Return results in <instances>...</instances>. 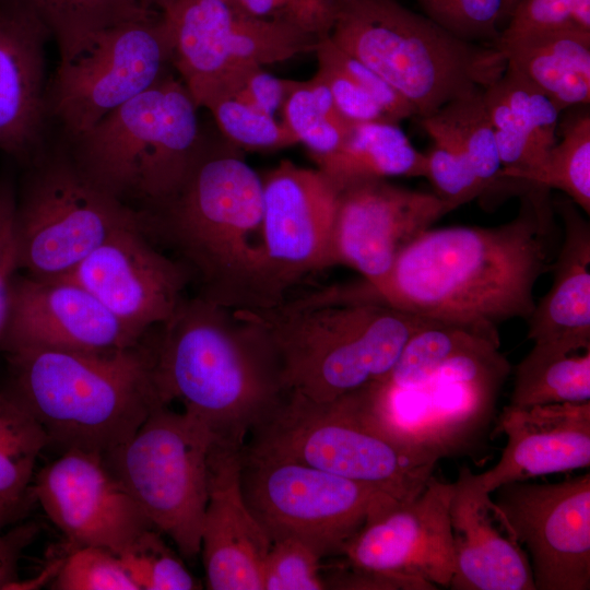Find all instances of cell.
<instances>
[{
  "instance_id": "cell-1",
  "label": "cell",
  "mask_w": 590,
  "mask_h": 590,
  "mask_svg": "<svg viewBox=\"0 0 590 590\" xmlns=\"http://www.w3.org/2000/svg\"><path fill=\"white\" fill-rule=\"evenodd\" d=\"M548 188L528 184L517 216L493 227L426 229L364 297L499 343L497 326L528 320L539 278L554 262Z\"/></svg>"
},
{
  "instance_id": "cell-2",
  "label": "cell",
  "mask_w": 590,
  "mask_h": 590,
  "mask_svg": "<svg viewBox=\"0 0 590 590\" xmlns=\"http://www.w3.org/2000/svg\"><path fill=\"white\" fill-rule=\"evenodd\" d=\"M158 328L155 377L164 402H181L214 442L243 449L287 394L260 316L196 295Z\"/></svg>"
},
{
  "instance_id": "cell-3",
  "label": "cell",
  "mask_w": 590,
  "mask_h": 590,
  "mask_svg": "<svg viewBox=\"0 0 590 590\" xmlns=\"http://www.w3.org/2000/svg\"><path fill=\"white\" fill-rule=\"evenodd\" d=\"M145 215L146 234L174 251L197 296L243 310L282 304L264 255L261 175L224 138L206 140L177 193Z\"/></svg>"
},
{
  "instance_id": "cell-4",
  "label": "cell",
  "mask_w": 590,
  "mask_h": 590,
  "mask_svg": "<svg viewBox=\"0 0 590 590\" xmlns=\"http://www.w3.org/2000/svg\"><path fill=\"white\" fill-rule=\"evenodd\" d=\"M103 352L24 349L7 353L4 393L42 426L49 445L103 459L158 406L155 341Z\"/></svg>"
},
{
  "instance_id": "cell-5",
  "label": "cell",
  "mask_w": 590,
  "mask_h": 590,
  "mask_svg": "<svg viewBox=\"0 0 590 590\" xmlns=\"http://www.w3.org/2000/svg\"><path fill=\"white\" fill-rule=\"evenodd\" d=\"M274 347L284 388L331 401L384 379L409 339L439 323L346 288L256 310Z\"/></svg>"
},
{
  "instance_id": "cell-6",
  "label": "cell",
  "mask_w": 590,
  "mask_h": 590,
  "mask_svg": "<svg viewBox=\"0 0 590 590\" xmlns=\"http://www.w3.org/2000/svg\"><path fill=\"white\" fill-rule=\"evenodd\" d=\"M331 42L369 67L427 118L484 90L506 69L494 46L463 40L397 0H332Z\"/></svg>"
},
{
  "instance_id": "cell-7",
  "label": "cell",
  "mask_w": 590,
  "mask_h": 590,
  "mask_svg": "<svg viewBox=\"0 0 590 590\" xmlns=\"http://www.w3.org/2000/svg\"><path fill=\"white\" fill-rule=\"evenodd\" d=\"M199 107L169 71L93 128L66 141L82 172L142 212L173 198L202 152Z\"/></svg>"
},
{
  "instance_id": "cell-8",
  "label": "cell",
  "mask_w": 590,
  "mask_h": 590,
  "mask_svg": "<svg viewBox=\"0 0 590 590\" xmlns=\"http://www.w3.org/2000/svg\"><path fill=\"white\" fill-rule=\"evenodd\" d=\"M244 449L368 484L398 500L418 495L438 462L374 425L354 392L331 401L287 393Z\"/></svg>"
},
{
  "instance_id": "cell-9",
  "label": "cell",
  "mask_w": 590,
  "mask_h": 590,
  "mask_svg": "<svg viewBox=\"0 0 590 590\" xmlns=\"http://www.w3.org/2000/svg\"><path fill=\"white\" fill-rule=\"evenodd\" d=\"M510 365L499 344L463 352L425 381H376L354 391L365 416L409 448L436 460L472 455L489 432Z\"/></svg>"
},
{
  "instance_id": "cell-10",
  "label": "cell",
  "mask_w": 590,
  "mask_h": 590,
  "mask_svg": "<svg viewBox=\"0 0 590 590\" xmlns=\"http://www.w3.org/2000/svg\"><path fill=\"white\" fill-rule=\"evenodd\" d=\"M16 182L20 268L37 279L67 276L115 232L145 223L138 211L92 181L64 141L46 143Z\"/></svg>"
},
{
  "instance_id": "cell-11",
  "label": "cell",
  "mask_w": 590,
  "mask_h": 590,
  "mask_svg": "<svg viewBox=\"0 0 590 590\" xmlns=\"http://www.w3.org/2000/svg\"><path fill=\"white\" fill-rule=\"evenodd\" d=\"M213 441L202 422L162 405L103 459L154 528L188 559L200 553Z\"/></svg>"
},
{
  "instance_id": "cell-12",
  "label": "cell",
  "mask_w": 590,
  "mask_h": 590,
  "mask_svg": "<svg viewBox=\"0 0 590 590\" xmlns=\"http://www.w3.org/2000/svg\"><path fill=\"white\" fill-rule=\"evenodd\" d=\"M245 499L271 541L296 536L340 554L367 518L396 499L379 488L243 448Z\"/></svg>"
},
{
  "instance_id": "cell-13",
  "label": "cell",
  "mask_w": 590,
  "mask_h": 590,
  "mask_svg": "<svg viewBox=\"0 0 590 590\" xmlns=\"http://www.w3.org/2000/svg\"><path fill=\"white\" fill-rule=\"evenodd\" d=\"M172 66L163 13L101 31L68 56L49 81L48 115L66 141L155 84Z\"/></svg>"
},
{
  "instance_id": "cell-14",
  "label": "cell",
  "mask_w": 590,
  "mask_h": 590,
  "mask_svg": "<svg viewBox=\"0 0 590 590\" xmlns=\"http://www.w3.org/2000/svg\"><path fill=\"white\" fill-rule=\"evenodd\" d=\"M163 16L172 66L199 108L229 94L249 68L314 52L319 42L298 28L246 16L227 0H175Z\"/></svg>"
},
{
  "instance_id": "cell-15",
  "label": "cell",
  "mask_w": 590,
  "mask_h": 590,
  "mask_svg": "<svg viewBox=\"0 0 590 590\" xmlns=\"http://www.w3.org/2000/svg\"><path fill=\"white\" fill-rule=\"evenodd\" d=\"M493 493L488 507L526 546L535 590H589L590 473L547 484L510 482Z\"/></svg>"
},
{
  "instance_id": "cell-16",
  "label": "cell",
  "mask_w": 590,
  "mask_h": 590,
  "mask_svg": "<svg viewBox=\"0 0 590 590\" xmlns=\"http://www.w3.org/2000/svg\"><path fill=\"white\" fill-rule=\"evenodd\" d=\"M455 483L434 475L418 495L370 515L341 551L345 565L402 590L449 587L453 567L450 503Z\"/></svg>"
},
{
  "instance_id": "cell-17",
  "label": "cell",
  "mask_w": 590,
  "mask_h": 590,
  "mask_svg": "<svg viewBox=\"0 0 590 590\" xmlns=\"http://www.w3.org/2000/svg\"><path fill=\"white\" fill-rule=\"evenodd\" d=\"M261 179L264 255L272 287L283 303L295 283L333 266L338 189L319 169L290 160Z\"/></svg>"
},
{
  "instance_id": "cell-18",
  "label": "cell",
  "mask_w": 590,
  "mask_h": 590,
  "mask_svg": "<svg viewBox=\"0 0 590 590\" xmlns=\"http://www.w3.org/2000/svg\"><path fill=\"white\" fill-rule=\"evenodd\" d=\"M337 189L333 266L355 270L368 287L382 282L403 248L452 211L435 193L386 178L354 179Z\"/></svg>"
},
{
  "instance_id": "cell-19",
  "label": "cell",
  "mask_w": 590,
  "mask_h": 590,
  "mask_svg": "<svg viewBox=\"0 0 590 590\" xmlns=\"http://www.w3.org/2000/svg\"><path fill=\"white\" fill-rule=\"evenodd\" d=\"M145 225L115 232L64 276L140 337L174 314L190 283L186 268L156 247Z\"/></svg>"
},
{
  "instance_id": "cell-20",
  "label": "cell",
  "mask_w": 590,
  "mask_h": 590,
  "mask_svg": "<svg viewBox=\"0 0 590 590\" xmlns=\"http://www.w3.org/2000/svg\"><path fill=\"white\" fill-rule=\"evenodd\" d=\"M32 495L72 547L116 555L154 528L102 457L70 449L36 475Z\"/></svg>"
},
{
  "instance_id": "cell-21",
  "label": "cell",
  "mask_w": 590,
  "mask_h": 590,
  "mask_svg": "<svg viewBox=\"0 0 590 590\" xmlns=\"http://www.w3.org/2000/svg\"><path fill=\"white\" fill-rule=\"evenodd\" d=\"M144 337L129 330L76 282L19 273L0 350L103 352L135 345Z\"/></svg>"
},
{
  "instance_id": "cell-22",
  "label": "cell",
  "mask_w": 590,
  "mask_h": 590,
  "mask_svg": "<svg viewBox=\"0 0 590 590\" xmlns=\"http://www.w3.org/2000/svg\"><path fill=\"white\" fill-rule=\"evenodd\" d=\"M504 434L499 460L483 473L462 467L456 483L481 499L510 482L590 465V401L506 406L492 436Z\"/></svg>"
},
{
  "instance_id": "cell-23",
  "label": "cell",
  "mask_w": 590,
  "mask_h": 590,
  "mask_svg": "<svg viewBox=\"0 0 590 590\" xmlns=\"http://www.w3.org/2000/svg\"><path fill=\"white\" fill-rule=\"evenodd\" d=\"M50 38L25 2L0 0V150L22 163L47 143Z\"/></svg>"
},
{
  "instance_id": "cell-24",
  "label": "cell",
  "mask_w": 590,
  "mask_h": 590,
  "mask_svg": "<svg viewBox=\"0 0 590 590\" xmlns=\"http://www.w3.org/2000/svg\"><path fill=\"white\" fill-rule=\"evenodd\" d=\"M241 452L213 441L209 453V494L200 553L211 590H262L271 540L243 494Z\"/></svg>"
},
{
  "instance_id": "cell-25",
  "label": "cell",
  "mask_w": 590,
  "mask_h": 590,
  "mask_svg": "<svg viewBox=\"0 0 590 590\" xmlns=\"http://www.w3.org/2000/svg\"><path fill=\"white\" fill-rule=\"evenodd\" d=\"M564 239L550 291L528 318L527 339L564 353L590 350V226L567 197L555 201Z\"/></svg>"
},
{
  "instance_id": "cell-26",
  "label": "cell",
  "mask_w": 590,
  "mask_h": 590,
  "mask_svg": "<svg viewBox=\"0 0 590 590\" xmlns=\"http://www.w3.org/2000/svg\"><path fill=\"white\" fill-rule=\"evenodd\" d=\"M450 503L455 567L452 590H535L528 554L493 523L489 498L456 482Z\"/></svg>"
},
{
  "instance_id": "cell-27",
  "label": "cell",
  "mask_w": 590,
  "mask_h": 590,
  "mask_svg": "<svg viewBox=\"0 0 590 590\" xmlns=\"http://www.w3.org/2000/svg\"><path fill=\"white\" fill-rule=\"evenodd\" d=\"M506 63L560 110L590 102V32L560 30L497 44Z\"/></svg>"
},
{
  "instance_id": "cell-28",
  "label": "cell",
  "mask_w": 590,
  "mask_h": 590,
  "mask_svg": "<svg viewBox=\"0 0 590 590\" xmlns=\"http://www.w3.org/2000/svg\"><path fill=\"white\" fill-rule=\"evenodd\" d=\"M314 162L337 188L359 178L426 176L425 153L388 121L355 122L333 153Z\"/></svg>"
},
{
  "instance_id": "cell-29",
  "label": "cell",
  "mask_w": 590,
  "mask_h": 590,
  "mask_svg": "<svg viewBox=\"0 0 590 590\" xmlns=\"http://www.w3.org/2000/svg\"><path fill=\"white\" fill-rule=\"evenodd\" d=\"M482 91L450 101L421 125L433 142L461 154L489 191L508 178L499 177L502 163Z\"/></svg>"
},
{
  "instance_id": "cell-30",
  "label": "cell",
  "mask_w": 590,
  "mask_h": 590,
  "mask_svg": "<svg viewBox=\"0 0 590 590\" xmlns=\"http://www.w3.org/2000/svg\"><path fill=\"white\" fill-rule=\"evenodd\" d=\"M590 401V350L563 353L533 344L515 368L509 405Z\"/></svg>"
},
{
  "instance_id": "cell-31",
  "label": "cell",
  "mask_w": 590,
  "mask_h": 590,
  "mask_svg": "<svg viewBox=\"0 0 590 590\" xmlns=\"http://www.w3.org/2000/svg\"><path fill=\"white\" fill-rule=\"evenodd\" d=\"M482 97L495 130L530 139L545 150L557 142L562 110L510 66L482 91Z\"/></svg>"
},
{
  "instance_id": "cell-32",
  "label": "cell",
  "mask_w": 590,
  "mask_h": 590,
  "mask_svg": "<svg viewBox=\"0 0 590 590\" xmlns=\"http://www.w3.org/2000/svg\"><path fill=\"white\" fill-rule=\"evenodd\" d=\"M43 21L68 56L94 34L111 26L160 12L146 10L141 0H22Z\"/></svg>"
},
{
  "instance_id": "cell-33",
  "label": "cell",
  "mask_w": 590,
  "mask_h": 590,
  "mask_svg": "<svg viewBox=\"0 0 590 590\" xmlns=\"http://www.w3.org/2000/svg\"><path fill=\"white\" fill-rule=\"evenodd\" d=\"M281 114L283 123L312 160L333 153L355 123L342 116L318 74L308 81L293 80Z\"/></svg>"
},
{
  "instance_id": "cell-34",
  "label": "cell",
  "mask_w": 590,
  "mask_h": 590,
  "mask_svg": "<svg viewBox=\"0 0 590 590\" xmlns=\"http://www.w3.org/2000/svg\"><path fill=\"white\" fill-rule=\"evenodd\" d=\"M563 135L544 161L512 179L563 191L587 215L590 214V115L577 114L562 125Z\"/></svg>"
},
{
  "instance_id": "cell-35",
  "label": "cell",
  "mask_w": 590,
  "mask_h": 590,
  "mask_svg": "<svg viewBox=\"0 0 590 590\" xmlns=\"http://www.w3.org/2000/svg\"><path fill=\"white\" fill-rule=\"evenodd\" d=\"M48 445L37 421L0 392V498L21 503L33 497L30 483L36 460Z\"/></svg>"
},
{
  "instance_id": "cell-36",
  "label": "cell",
  "mask_w": 590,
  "mask_h": 590,
  "mask_svg": "<svg viewBox=\"0 0 590 590\" xmlns=\"http://www.w3.org/2000/svg\"><path fill=\"white\" fill-rule=\"evenodd\" d=\"M486 342L499 344L463 328L430 324L409 339L392 369L379 381L399 388L416 386L452 357Z\"/></svg>"
},
{
  "instance_id": "cell-37",
  "label": "cell",
  "mask_w": 590,
  "mask_h": 590,
  "mask_svg": "<svg viewBox=\"0 0 590 590\" xmlns=\"http://www.w3.org/2000/svg\"><path fill=\"white\" fill-rule=\"evenodd\" d=\"M203 108L211 113L222 137L241 151H274L298 144L282 120L235 96H216Z\"/></svg>"
},
{
  "instance_id": "cell-38",
  "label": "cell",
  "mask_w": 590,
  "mask_h": 590,
  "mask_svg": "<svg viewBox=\"0 0 590 590\" xmlns=\"http://www.w3.org/2000/svg\"><path fill=\"white\" fill-rule=\"evenodd\" d=\"M117 556L139 590L201 588L155 528L142 532Z\"/></svg>"
},
{
  "instance_id": "cell-39",
  "label": "cell",
  "mask_w": 590,
  "mask_h": 590,
  "mask_svg": "<svg viewBox=\"0 0 590 590\" xmlns=\"http://www.w3.org/2000/svg\"><path fill=\"white\" fill-rule=\"evenodd\" d=\"M427 19L450 34L495 46L506 23L504 0H415Z\"/></svg>"
},
{
  "instance_id": "cell-40",
  "label": "cell",
  "mask_w": 590,
  "mask_h": 590,
  "mask_svg": "<svg viewBox=\"0 0 590 590\" xmlns=\"http://www.w3.org/2000/svg\"><path fill=\"white\" fill-rule=\"evenodd\" d=\"M323 557L316 546L296 536L271 541L263 564L262 590L328 589Z\"/></svg>"
},
{
  "instance_id": "cell-41",
  "label": "cell",
  "mask_w": 590,
  "mask_h": 590,
  "mask_svg": "<svg viewBox=\"0 0 590 590\" xmlns=\"http://www.w3.org/2000/svg\"><path fill=\"white\" fill-rule=\"evenodd\" d=\"M56 590H139L118 556L99 546L75 547L54 578Z\"/></svg>"
},
{
  "instance_id": "cell-42",
  "label": "cell",
  "mask_w": 590,
  "mask_h": 590,
  "mask_svg": "<svg viewBox=\"0 0 590 590\" xmlns=\"http://www.w3.org/2000/svg\"><path fill=\"white\" fill-rule=\"evenodd\" d=\"M560 30L590 32V0H521L495 45Z\"/></svg>"
},
{
  "instance_id": "cell-43",
  "label": "cell",
  "mask_w": 590,
  "mask_h": 590,
  "mask_svg": "<svg viewBox=\"0 0 590 590\" xmlns=\"http://www.w3.org/2000/svg\"><path fill=\"white\" fill-rule=\"evenodd\" d=\"M239 13L298 28L318 39L329 36L334 23L332 0H227Z\"/></svg>"
},
{
  "instance_id": "cell-44",
  "label": "cell",
  "mask_w": 590,
  "mask_h": 590,
  "mask_svg": "<svg viewBox=\"0 0 590 590\" xmlns=\"http://www.w3.org/2000/svg\"><path fill=\"white\" fill-rule=\"evenodd\" d=\"M425 158V178L433 185L435 194L451 210L487 192L465 158L448 146L434 142Z\"/></svg>"
},
{
  "instance_id": "cell-45",
  "label": "cell",
  "mask_w": 590,
  "mask_h": 590,
  "mask_svg": "<svg viewBox=\"0 0 590 590\" xmlns=\"http://www.w3.org/2000/svg\"><path fill=\"white\" fill-rule=\"evenodd\" d=\"M314 52L349 75L374 98L393 122L399 123L416 116L412 105L396 88L369 67L334 45L328 36L318 42Z\"/></svg>"
},
{
  "instance_id": "cell-46",
  "label": "cell",
  "mask_w": 590,
  "mask_h": 590,
  "mask_svg": "<svg viewBox=\"0 0 590 590\" xmlns=\"http://www.w3.org/2000/svg\"><path fill=\"white\" fill-rule=\"evenodd\" d=\"M16 180L11 169L0 172V340L4 332L20 255L15 229Z\"/></svg>"
},
{
  "instance_id": "cell-47",
  "label": "cell",
  "mask_w": 590,
  "mask_h": 590,
  "mask_svg": "<svg viewBox=\"0 0 590 590\" xmlns=\"http://www.w3.org/2000/svg\"><path fill=\"white\" fill-rule=\"evenodd\" d=\"M317 61L316 74L327 84L343 117L352 122H393L374 98L340 68L322 57H317Z\"/></svg>"
},
{
  "instance_id": "cell-48",
  "label": "cell",
  "mask_w": 590,
  "mask_h": 590,
  "mask_svg": "<svg viewBox=\"0 0 590 590\" xmlns=\"http://www.w3.org/2000/svg\"><path fill=\"white\" fill-rule=\"evenodd\" d=\"M293 80H285L264 70V67L249 68L227 94L237 97L250 107L270 116L281 113ZM221 96V95H220Z\"/></svg>"
},
{
  "instance_id": "cell-49",
  "label": "cell",
  "mask_w": 590,
  "mask_h": 590,
  "mask_svg": "<svg viewBox=\"0 0 590 590\" xmlns=\"http://www.w3.org/2000/svg\"><path fill=\"white\" fill-rule=\"evenodd\" d=\"M37 532V526L24 523L0 534V590H8L19 579V560Z\"/></svg>"
},
{
  "instance_id": "cell-50",
  "label": "cell",
  "mask_w": 590,
  "mask_h": 590,
  "mask_svg": "<svg viewBox=\"0 0 590 590\" xmlns=\"http://www.w3.org/2000/svg\"><path fill=\"white\" fill-rule=\"evenodd\" d=\"M26 502L12 503L0 498V534L9 523L14 522L22 515L27 506Z\"/></svg>"
},
{
  "instance_id": "cell-51",
  "label": "cell",
  "mask_w": 590,
  "mask_h": 590,
  "mask_svg": "<svg viewBox=\"0 0 590 590\" xmlns=\"http://www.w3.org/2000/svg\"><path fill=\"white\" fill-rule=\"evenodd\" d=\"M175 0H141L142 5L150 11L165 13Z\"/></svg>"
},
{
  "instance_id": "cell-52",
  "label": "cell",
  "mask_w": 590,
  "mask_h": 590,
  "mask_svg": "<svg viewBox=\"0 0 590 590\" xmlns=\"http://www.w3.org/2000/svg\"><path fill=\"white\" fill-rule=\"evenodd\" d=\"M521 0H504V7H505V13H506V16H507V21H508L509 16L511 15L512 11L515 10V8L518 5V3Z\"/></svg>"
}]
</instances>
